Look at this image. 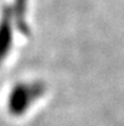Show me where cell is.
Returning <instances> with one entry per match:
<instances>
[{
	"label": "cell",
	"mask_w": 124,
	"mask_h": 126,
	"mask_svg": "<svg viewBox=\"0 0 124 126\" xmlns=\"http://www.w3.org/2000/svg\"><path fill=\"white\" fill-rule=\"evenodd\" d=\"M26 103H27V97H26V91L23 89H20L17 88V91H15L11 95V109L13 111L18 110V111H22L23 108L26 107Z\"/></svg>",
	"instance_id": "obj_1"
}]
</instances>
